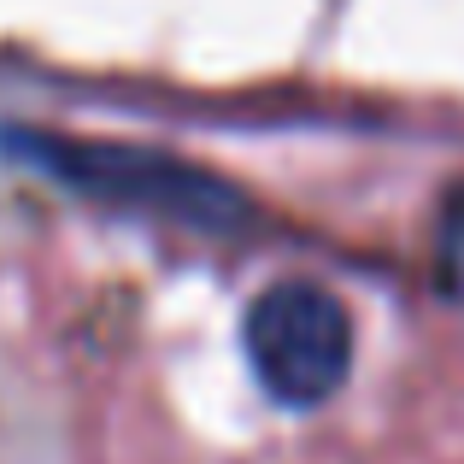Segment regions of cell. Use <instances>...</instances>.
Masks as SVG:
<instances>
[{
    "instance_id": "obj_1",
    "label": "cell",
    "mask_w": 464,
    "mask_h": 464,
    "mask_svg": "<svg viewBox=\"0 0 464 464\" xmlns=\"http://www.w3.org/2000/svg\"><path fill=\"white\" fill-rule=\"evenodd\" d=\"M0 153L24 159L30 170L53 177L59 188L82 194V200L141 212V218H159V224L229 236L247 218V200L224 177H212V170L188 165V159L165 148L89 141V136H65V130H0Z\"/></svg>"
},
{
    "instance_id": "obj_2",
    "label": "cell",
    "mask_w": 464,
    "mask_h": 464,
    "mask_svg": "<svg viewBox=\"0 0 464 464\" xmlns=\"http://www.w3.org/2000/svg\"><path fill=\"white\" fill-rule=\"evenodd\" d=\"M247 364L276 406L312 411L353 371V317L317 283H276L247 306L241 324Z\"/></svg>"
},
{
    "instance_id": "obj_3",
    "label": "cell",
    "mask_w": 464,
    "mask_h": 464,
    "mask_svg": "<svg viewBox=\"0 0 464 464\" xmlns=\"http://www.w3.org/2000/svg\"><path fill=\"white\" fill-rule=\"evenodd\" d=\"M435 271H441V288L464 300V194L447 206L441 218V247H435Z\"/></svg>"
}]
</instances>
